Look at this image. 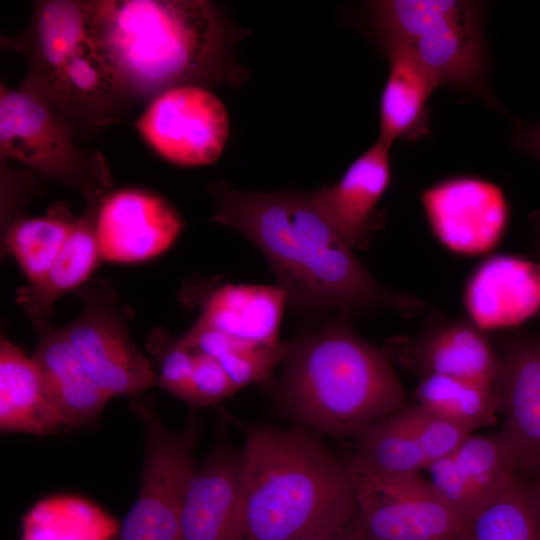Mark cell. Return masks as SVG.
Segmentation results:
<instances>
[{"mask_svg":"<svg viewBox=\"0 0 540 540\" xmlns=\"http://www.w3.org/2000/svg\"><path fill=\"white\" fill-rule=\"evenodd\" d=\"M149 347L159 366L156 384L186 402L196 354L183 346L180 339H169L163 332L154 334Z\"/></svg>","mask_w":540,"mask_h":540,"instance_id":"32","label":"cell"},{"mask_svg":"<svg viewBox=\"0 0 540 540\" xmlns=\"http://www.w3.org/2000/svg\"><path fill=\"white\" fill-rule=\"evenodd\" d=\"M129 406L145 426V462L140 490L120 526L119 540H182V507L196 470V410L191 407L183 429L172 432L149 404L133 400Z\"/></svg>","mask_w":540,"mask_h":540,"instance_id":"6","label":"cell"},{"mask_svg":"<svg viewBox=\"0 0 540 540\" xmlns=\"http://www.w3.org/2000/svg\"><path fill=\"white\" fill-rule=\"evenodd\" d=\"M285 344L280 374L262 386L276 412L297 426L353 438L407 404L390 353L357 334L347 317Z\"/></svg>","mask_w":540,"mask_h":540,"instance_id":"3","label":"cell"},{"mask_svg":"<svg viewBox=\"0 0 540 540\" xmlns=\"http://www.w3.org/2000/svg\"><path fill=\"white\" fill-rule=\"evenodd\" d=\"M511 141L514 147L540 162V121L536 123L514 122Z\"/></svg>","mask_w":540,"mask_h":540,"instance_id":"34","label":"cell"},{"mask_svg":"<svg viewBox=\"0 0 540 540\" xmlns=\"http://www.w3.org/2000/svg\"><path fill=\"white\" fill-rule=\"evenodd\" d=\"M519 465L513 443L501 430L469 434L426 472L439 497L466 521L514 477Z\"/></svg>","mask_w":540,"mask_h":540,"instance_id":"13","label":"cell"},{"mask_svg":"<svg viewBox=\"0 0 540 540\" xmlns=\"http://www.w3.org/2000/svg\"><path fill=\"white\" fill-rule=\"evenodd\" d=\"M463 300L469 319L484 331L518 325L540 313V262L492 256L472 272Z\"/></svg>","mask_w":540,"mask_h":540,"instance_id":"19","label":"cell"},{"mask_svg":"<svg viewBox=\"0 0 540 540\" xmlns=\"http://www.w3.org/2000/svg\"><path fill=\"white\" fill-rule=\"evenodd\" d=\"M529 221L531 223L534 233V253L537 257V260L540 262V210L533 211L529 215Z\"/></svg>","mask_w":540,"mask_h":540,"instance_id":"36","label":"cell"},{"mask_svg":"<svg viewBox=\"0 0 540 540\" xmlns=\"http://www.w3.org/2000/svg\"><path fill=\"white\" fill-rule=\"evenodd\" d=\"M92 39L113 71L122 100H151L181 85H241V37L204 0L94 1Z\"/></svg>","mask_w":540,"mask_h":540,"instance_id":"2","label":"cell"},{"mask_svg":"<svg viewBox=\"0 0 540 540\" xmlns=\"http://www.w3.org/2000/svg\"><path fill=\"white\" fill-rule=\"evenodd\" d=\"M134 125L160 156L186 167L214 163L223 152L230 129L222 101L198 85L163 91L148 103Z\"/></svg>","mask_w":540,"mask_h":540,"instance_id":"9","label":"cell"},{"mask_svg":"<svg viewBox=\"0 0 540 540\" xmlns=\"http://www.w3.org/2000/svg\"><path fill=\"white\" fill-rule=\"evenodd\" d=\"M305 540H367L360 528L356 514L344 526L320 533Z\"/></svg>","mask_w":540,"mask_h":540,"instance_id":"35","label":"cell"},{"mask_svg":"<svg viewBox=\"0 0 540 540\" xmlns=\"http://www.w3.org/2000/svg\"><path fill=\"white\" fill-rule=\"evenodd\" d=\"M243 447H234L227 431L194 472L181 513L182 540H233L241 500Z\"/></svg>","mask_w":540,"mask_h":540,"instance_id":"17","label":"cell"},{"mask_svg":"<svg viewBox=\"0 0 540 540\" xmlns=\"http://www.w3.org/2000/svg\"><path fill=\"white\" fill-rule=\"evenodd\" d=\"M520 469L523 471H530L532 473L533 480L531 482L536 488L540 497V456Z\"/></svg>","mask_w":540,"mask_h":540,"instance_id":"37","label":"cell"},{"mask_svg":"<svg viewBox=\"0 0 540 540\" xmlns=\"http://www.w3.org/2000/svg\"><path fill=\"white\" fill-rule=\"evenodd\" d=\"M33 326L40 340L32 359L63 424L77 429L93 427L111 397L83 367L63 328L48 320Z\"/></svg>","mask_w":540,"mask_h":540,"instance_id":"20","label":"cell"},{"mask_svg":"<svg viewBox=\"0 0 540 540\" xmlns=\"http://www.w3.org/2000/svg\"><path fill=\"white\" fill-rule=\"evenodd\" d=\"M431 231L450 251L479 255L492 250L503 238L510 208L495 183L462 175L441 180L420 194Z\"/></svg>","mask_w":540,"mask_h":540,"instance_id":"11","label":"cell"},{"mask_svg":"<svg viewBox=\"0 0 540 540\" xmlns=\"http://www.w3.org/2000/svg\"><path fill=\"white\" fill-rule=\"evenodd\" d=\"M182 226L177 211L158 195L140 189L108 193L97 218L101 257L118 263L150 259L172 245Z\"/></svg>","mask_w":540,"mask_h":540,"instance_id":"15","label":"cell"},{"mask_svg":"<svg viewBox=\"0 0 540 540\" xmlns=\"http://www.w3.org/2000/svg\"><path fill=\"white\" fill-rule=\"evenodd\" d=\"M414 398L415 403L468 434L496 424L500 414L495 386L464 378L420 377Z\"/></svg>","mask_w":540,"mask_h":540,"instance_id":"27","label":"cell"},{"mask_svg":"<svg viewBox=\"0 0 540 540\" xmlns=\"http://www.w3.org/2000/svg\"><path fill=\"white\" fill-rule=\"evenodd\" d=\"M208 191L212 219L259 248L292 310L350 319L379 309L411 313L423 307L420 300L381 285L318 212L309 193L245 192L225 181Z\"/></svg>","mask_w":540,"mask_h":540,"instance_id":"1","label":"cell"},{"mask_svg":"<svg viewBox=\"0 0 540 540\" xmlns=\"http://www.w3.org/2000/svg\"><path fill=\"white\" fill-rule=\"evenodd\" d=\"M105 195L86 200L85 212L76 219L49 271L39 281L28 283L16 290V303L33 323L46 321L56 300L86 283L102 259L97 236V218Z\"/></svg>","mask_w":540,"mask_h":540,"instance_id":"24","label":"cell"},{"mask_svg":"<svg viewBox=\"0 0 540 540\" xmlns=\"http://www.w3.org/2000/svg\"><path fill=\"white\" fill-rule=\"evenodd\" d=\"M469 434L417 403L363 428L346 464L352 475L372 478L420 474Z\"/></svg>","mask_w":540,"mask_h":540,"instance_id":"10","label":"cell"},{"mask_svg":"<svg viewBox=\"0 0 540 540\" xmlns=\"http://www.w3.org/2000/svg\"><path fill=\"white\" fill-rule=\"evenodd\" d=\"M351 476L356 517L367 540H463L465 521L421 474Z\"/></svg>","mask_w":540,"mask_h":540,"instance_id":"8","label":"cell"},{"mask_svg":"<svg viewBox=\"0 0 540 540\" xmlns=\"http://www.w3.org/2000/svg\"><path fill=\"white\" fill-rule=\"evenodd\" d=\"M94 1H37L21 49L29 72L21 89L33 91L46 82L91 38Z\"/></svg>","mask_w":540,"mask_h":540,"instance_id":"22","label":"cell"},{"mask_svg":"<svg viewBox=\"0 0 540 540\" xmlns=\"http://www.w3.org/2000/svg\"><path fill=\"white\" fill-rule=\"evenodd\" d=\"M463 540H540V497L520 469L465 521Z\"/></svg>","mask_w":540,"mask_h":540,"instance_id":"28","label":"cell"},{"mask_svg":"<svg viewBox=\"0 0 540 540\" xmlns=\"http://www.w3.org/2000/svg\"><path fill=\"white\" fill-rule=\"evenodd\" d=\"M244 469L233 540H305L356 514L353 478L318 434L241 424Z\"/></svg>","mask_w":540,"mask_h":540,"instance_id":"4","label":"cell"},{"mask_svg":"<svg viewBox=\"0 0 540 540\" xmlns=\"http://www.w3.org/2000/svg\"><path fill=\"white\" fill-rule=\"evenodd\" d=\"M75 221L69 206L57 202L41 217L19 218L6 231L5 247L29 283L39 281L57 259Z\"/></svg>","mask_w":540,"mask_h":540,"instance_id":"30","label":"cell"},{"mask_svg":"<svg viewBox=\"0 0 540 540\" xmlns=\"http://www.w3.org/2000/svg\"><path fill=\"white\" fill-rule=\"evenodd\" d=\"M63 421L44 391L39 370L15 344L1 337L0 429L53 434Z\"/></svg>","mask_w":540,"mask_h":540,"instance_id":"26","label":"cell"},{"mask_svg":"<svg viewBox=\"0 0 540 540\" xmlns=\"http://www.w3.org/2000/svg\"><path fill=\"white\" fill-rule=\"evenodd\" d=\"M74 126L40 97L1 84L0 151L34 172L74 187L85 200L106 194L112 185L100 153L84 151L73 140Z\"/></svg>","mask_w":540,"mask_h":540,"instance_id":"5","label":"cell"},{"mask_svg":"<svg viewBox=\"0 0 540 540\" xmlns=\"http://www.w3.org/2000/svg\"><path fill=\"white\" fill-rule=\"evenodd\" d=\"M198 322L242 342L273 345L280 342L279 328L287 295L277 286L223 284L200 301Z\"/></svg>","mask_w":540,"mask_h":540,"instance_id":"23","label":"cell"},{"mask_svg":"<svg viewBox=\"0 0 540 540\" xmlns=\"http://www.w3.org/2000/svg\"><path fill=\"white\" fill-rule=\"evenodd\" d=\"M120 525L95 503L57 495L37 502L22 519L21 540H113Z\"/></svg>","mask_w":540,"mask_h":540,"instance_id":"29","label":"cell"},{"mask_svg":"<svg viewBox=\"0 0 540 540\" xmlns=\"http://www.w3.org/2000/svg\"><path fill=\"white\" fill-rule=\"evenodd\" d=\"M286 344L255 345L237 341L217 360L238 390L250 385H263L282 363Z\"/></svg>","mask_w":540,"mask_h":540,"instance_id":"31","label":"cell"},{"mask_svg":"<svg viewBox=\"0 0 540 540\" xmlns=\"http://www.w3.org/2000/svg\"><path fill=\"white\" fill-rule=\"evenodd\" d=\"M390 148L377 140L337 183L309 193L318 212L352 249H365L382 225L377 204L392 181Z\"/></svg>","mask_w":540,"mask_h":540,"instance_id":"16","label":"cell"},{"mask_svg":"<svg viewBox=\"0 0 540 540\" xmlns=\"http://www.w3.org/2000/svg\"><path fill=\"white\" fill-rule=\"evenodd\" d=\"M495 381L503 431L520 459L519 468L540 456V333L516 330L499 337Z\"/></svg>","mask_w":540,"mask_h":540,"instance_id":"18","label":"cell"},{"mask_svg":"<svg viewBox=\"0 0 540 540\" xmlns=\"http://www.w3.org/2000/svg\"><path fill=\"white\" fill-rule=\"evenodd\" d=\"M384 347L419 378L436 374L494 385L499 371L498 352L470 319L436 316L415 338L395 337Z\"/></svg>","mask_w":540,"mask_h":540,"instance_id":"14","label":"cell"},{"mask_svg":"<svg viewBox=\"0 0 540 540\" xmlns=\"http://www.w3.org/2000/svg\"><path fill=\"white\" fill-rule=\"evenodd\" d=\"M383 51L389 74L380 97L378 140L390 147L397 140L419 141L431 132L428 101L438 86L407 48Z\"/></svg>","mask_w":540,"mask_h":540,"instance_id":"25","label":"cell"},{"mask_svg":"<svg viewBox=\"0 0 540 540\" xmlns=\"http://www.w3.org/2000/svg\"><path fill=\"white\" fill-rule=\"evenodd\" d=\"M28 92L74 127L76 120L108 123L116 105L123 102L116 77L92 36L46 82Z\"/></svg>","mask_w":540,"mask_h":540,"instance_id":"21","label":"cell"},{"mask_svg":"<svg viewBox=\"0 0 540 540\" xmlns=\"http://www.w3.org/2000/svg\"><path fill=\"white\" fill-rule=\"evenodd\" d=\"M76 293L81 312L63 329L83 367L111 398H137L156 384V375L130 337L132 311L101 279L84 283Z\"/></svg>","mask_w":540,"mask_h":540,"instance_id":"7","label":"cell"},{"mask_svg":"<svg viewBox=\"0 0 540 540\" xmlns=\"http://www.w3.org/2000/svg\"><path fill=\"white\" fill-rule=\"evenodd\" d=\"M237 387L218 360L196 354L187 403L192 408L215 405L228 398Z\"/></svg>","mask_w":540,"mask_h":540,"instance_id":"33","label":"cell"},{"mask_svg":"<svg viewBox=\"0 0 540 540\" xmlns=\"http://www.w3.org/2000/svg\"><path fill=\"white\" fill-rule=\"evenodd\" d=\"M484 15L482 2L458 0L449 14L402 47L414 55L438 87L447 86L472 94L488 107L504 113L488 84Z\"/></svg>","mask_w":540,"mask_h":540,"instance_id":"12","label":"cell"}]
</instances>
